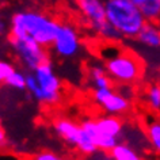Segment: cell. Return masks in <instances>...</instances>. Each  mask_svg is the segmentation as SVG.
I'll list each match as a JSON object with an SVG mask.
<instances>
[{
  "instance_id": "20",
  "label": "cell",
  "mask_w": 160,
  "mask_h": 160,
  "mask_svg": "<svg viewBox=\"0 0 160 160\" xmlns=\"http://www.w3.org/2000/svg\"><path fill=\"white\" fill-rule=\"evenodd\" d=\"M10 33V23H7L4 19L0 18V35Z\"/></svg>"
},
{
  "instance_id": "9",
  "label": "cell",
  "mask_w": 160,
  "mask_h": 160,
  "mask_svg": "<svg viewBox=\"0 0 160 160\" xmlns=\"http://www.w3.org/2000/svg\"><path fill=\"white\" fill-rule=\"evenodd\" d=\"M75 4L80 17L84 19L92 33L107 21L105 0H75Z\"/></svg>"
},
{
  "instance_id": "19",
  "label": "cell",
  "mask_w": 160,
  "mask_h": 160,
  "mask_svg": "<svg viewBox=\"0 0 160 160\" xmlns=\"http://www.w3.org/2000/svg\"><path fill=\"white\" fill-rule=\"evenodd\" d=\"M31 160H65V159L53 151H41L37 155H34V158Z\"/></svg>"
},
{
  "instance_id": "2",
  "label": "cell",
  "mask_w": 160,
  "mask_h": 160,
  "mask_svg": "<svg viewBox=\"0 0 160 160\" xmlns=\"http://www.w3.org/2000/svg\"><path fill=\"white\" fill-rule=\"evenodd\" d=\"M99 56L111 82L117 84H133L142 78L144 62L134 52L106 42L99 49Z\"/></svg>"
},
{
  "instance_id": "23",
  "label": "cell",
  "mask_w": 160,
  "mask_h": 160,
  "mask_svg": "<svg viewBox=\"0 0 160 160\" xmlns=\"http://www.w3.org/2000/svg\"><path fill=\"white\" fill-rule=\"evenodd\" d=\"M158 26H159V29H160V19H159V22H158Z\"/></svg>"
},
{
  "instance_id": "24",
  "label": "cell",
  "mask_w": 160,
  "mask_h": 160,
  "mask_svg": "<svg viewBox=\"0 0 160 160\" xmlns=\"http://www.w3.org/2000/svg\"><path fill=\"white\" fill-rule=\"evenodd\" d=\"M15 160H17V159H15Z\"/></svg>"
},
{
  "instance_id": "22",
  "label": "cell",
  "mask_w": 160,
  "mask_h": 160,
  "mask_svg": "<svg viewBox=\"0 0 160 160\" xmlns=\"http://www.w3.org/2000/svg\"><path fill=\"white\" fill-rule=\"evenodd\" d=\"M128 2L133 3V4H136V6H137V7H138V8H140V7H141V6L144 4V3H145V2H147V0H128Z\"/></svg>"
},
{
  "instance_id": "7",
  "label": "cell",
  "mask_w": 160,
  "mask_h": 160,
  "mask_svg": "<svg viewBox=\"0 0 160 160\" xmlns=\"http://www.w3.org/2000/svg\"><path fill=\"white\" fill-rule=\"evenodd\" d=\"M82 46V38L78 29L69 23H60L57 35L50 46L53 53L58 58L72 60L80 54Z\"/></svg>"
},
{
  "instance_id": "3",
  "label": "cell",
  "mask_w": 160,
  "mask_h": 160,
  "mask_svg": "<svg viewBox=\"0 0 160 160\" xmlns=\"http://www.w3.org/2000/svg\"><path fill=\"white\" fill-rule=\"evenodd\" d=\"M64 84L54 65L48 60L34 71L27 72L26 91L29 95L43 106H56L62 99Z\"/></svg>"
},
{
  "instance_id": "5",
  "label": "cell",
  "mask_w": 160,
  "mask_h": 160,
  "mask_svg": "<svg viewBox=\"0 0 160 160\" xmlns=\"http://www.w3.org/2000/svg\"><path fill=\"white\" fill-rule=\"evenodd\" d=\"M53 130L67 145L76 148L83 155H95L98 152L90 134L83 129L82 123H78L69 118L60 117L53 121Z\"/></svg>"
},
{
  "instance_id": "21",
  "label": "cell",
  "mask_w": 160,
  "mask_h": 160,
  "mask_svg": "<svg viewBox=\"0 0 160 160\" xmlns=\"http://www.w3.org/2000/svg\"><path fill=\"white\" fill-rule=\"evenodd\" d=\"M7 145V134L4 128L0 125V148H4Z\"/></svg>"
},
{
  "instance_id": "18",
  "label": "cell",
  "mask_w": 160,
  "mask_h": 160,
  "mask_svg": "<svg viewBox=\"0 0 160 160\" xmlns=\"http://www.w3.org/2000/svg\"><path fill=\"white\" fill-rule=\"evenodd\" d=\"M15 69L14 65L8 60H2L0 58V84H4L7 78L11 75V72Z\"/></svg>"
},
{
  "instance_id": "15",
  "label": "cell",
  "mask_w": 160,
  "mask_h": 160,
  "mask_svg": "<svg viewBox=\"0 0 160 160\" xmlns=\"http://www.w3.org/2000/svg\"><path fill=\"white\" fill-rule=\"evenodd\" d=\"M109 153L111 160H142L138 151L129 142L119 141Z\"/></svg>"
},
{
  "instance_id": "17",
  "label": "cell",
  "mask_w": 160,
  "mask_h": 160,
  "mask_svg": "<svg viewBox=\"0 0 160 160\" xmlns=\"http://www.w3.org/2000/svg\"><path fill=\"white\" fill-rule=\"evenodd\" d=\"M145 101L152 113H160V86L152 84L148 87L145 92Z\"/></svg>"
},
{
  "instance_id": "11",
  "label": "cell",
  "mask_w": 160,
  "mask_h": 160,
  "mask_svg": "<svg viewBox=\"0 0 160 160\" xmlns=\"http://www.w3.org/2000/svg\"><path fill=\"white\" fill-rule=\"evenodd\" d=\"M82 126H83V129L90 134V137L92 138V141H94L95 145H97L98 151H101V152H110L119 141H121V140H118L115 137H111V136L101 133V132L95 128L94 119H86V121H83Z\"/></svg>"
},
{
  "instance_id": "14",
  "label": "cell",
  "mask_w": 160,
  "mask_h": 160,
  "mask_svg": "<svg viewBox=\"0 0 160 160\" xmlns=\"http://www.w3.org/2000/svg\"><path fill=\"white\" fill-rule=\"evenodd\" d=\"M88 83L92 87V90L97 88H106V87H111V79L109 78L106 72L105 65H94L90 67L88 69Z\"/></svg>"
},
{
  "instance_id": "16",
  "label": "cell",
  "mask_w": 160,
  "mask_h": 160,
  "mask_svg": "<svg viewBox=\"0 0 160 160\" xmlns=\"http://www.w3.org/2000/svg\"><path fill=\"white\" fill-rule=\"evenodd\" d=\"M26 80L27 73H25L22 69H14L11 75L7 78L4 86L15 91H23L26 90Z\"/></svg>"
},
{
  "instance_id": "8",
  "label": "cell",
  "mask_w": 160,
  "mask_h": 160,
  "mask_svg": "<svg viewBox=\"0 0 160 160\" xmlns=\"http://www.w3.org/2000/svg\"><path fill=\"white\" fill-rule=\"evenodd\" d=\"M92 98L95 103L106 114L121 117V115H125L126 113L130 111V101L123 97L119 91H115L111 87L94 90Z\"/></svg>"
},
{
  "instance_id": "1",
  "label": "cell",
  "mask_w": 160,
  "mask_h": 160,
  "mask_svg": "<svg viewBox=\"0 0 160 160\" xmlns=\"http://www.w3.org/2000/svg\"><path fill=\"white\" fill-rule=\"evenodd\" d=\"M60 27L53 17L35 10H21L10 19V37L31 38L39 45L50 48Z\"/></svg>"
},
{
  "instance_id": "13",
  "label": "cell",
  "mask_w": 160,
  "mask_h": 160,
  "mask_svg": "<svg viewBox=\"0 0 160 160\" xmlns=\"http://www.w3.org/2000/svg\"><path fill=\"white\" fill-rule=\"evenodd\" d=\"M137 42L147 49H159L160 48V29L158 23L147 22L138 35L136 37Z\"/></svg>"
},
{
  "instance_id": "12",
  "label": "cell",
  "mask_w": 160,
  "mask_h": 160,
  "mask_svg": "<svg viewBox=\"0 0 160 160\" xmlns=\"http://www.w3.org/2000/svg\"><path fill=\"white\" fill-rule=\"evenodd\" d=\"M144 133L152 151L160 155V115L149 113L144 117Z\"/></svg>"
},
{
  "instance_id": "6",
  "label": "cell",
  "mask_w": 160,
  "mask_h": 160,
  "mask_svg": "<svg viewBox=\"0 0 160 160\" xmlns=\"http://www.w3.org/2000/svg\"><path fill=\"white\" fill-rule=\"evenodd\" d=\"M10 46L21 65L27 71H34L41 64L50 60L46 50L48 48L39 45L31 38L10 37Z\"/></svg>"
},
{
  "instance_id": "4",
  "label": "cell",
  "mask_w": 160,
  "mask_h": 160,
  "mask_svg": "<svg viewBox=\"0 0 160 160\" xmlns=\"http://www.w3.org/2000/svg\"><path fill=\"white\" fill-rule=\"evenodd\" d=\"M105 3L107 22L123 39H136L147 23L141 10L128 0H105Z\"/></svg>"
},
{
  "instance_id": "10",
  "label": "cell",
  "mask_w": 160,
  "mask_h": 160,
  "mask_svg": "<svg viewBox=\"0 0 160 160\" xmlns=\"http://www.w3.org/2000/svg\"><path fill=\"white\" fill-rule=\"evenodd\" d=\"M94 125L103 134L111 136L118 140H121L123 136V121L118 115H101L94 119Z\"/></svg>"
}]
</instances>
